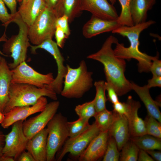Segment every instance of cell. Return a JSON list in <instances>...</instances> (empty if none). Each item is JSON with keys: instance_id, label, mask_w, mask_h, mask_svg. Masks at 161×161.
Segmentation results:
<instances>
[{"instance_id": "1", "label": "cell", "mask_w": 161, "mask_h": 161, "mask_svg": "<svg viewBox=\"0 0 161 161\" xmlns=\"http://www.w3.org/2000/svg\"><path fill=\"white\" fill-rule=\"evenodd\" d=\"M118 41L114 36L110 35L106 40L100 49L87 58L97 61L104 66L107 83L114 88L118 96L124 95L132 90L131 82L126 78V63L125 59L117 57L112 46Z\"/></svg>"}, {"instance_id": "10", "label": "cell", "mask_w": 161, "mask_h": 161, "mask_svg": "<svg viewBox=\"0 0 161 161\" xmlns=\"http://www.w3.org/2000/svg\"><path fill=\"white\" fill-rule=\"evenodd\" d=\"M23 122L21 120L14 123L10 131L5 135L3 155L12 157L15 160L26 149L29 140L23 131Z\"/></svg>"}, {"instance_id": "38", "label": "cell", "mask_w": 161, "mask_h": 161, "mask_svg": "<svg viewBox=\"0 0 161 161\" xmlns=\"http://www.w3.org/2000/svg\"><path fill=\"white\" fill-rule=\"evenodd\" d=\"M159 55L154 59L150 69L153 76L161 77V61L159 59Z\"/></svg>"}, {"instance_id": "21", "label": "cell", "mask_w": 161, "mask_h": 161, "mask_svg": "<svg viewBox=\"0 0 161 161\" xmlns=\"http://www.w3.org/2000/svg\"><path fill=\"white\" fill-rule=\"evenodd\" d=\"M12 72L5 59L0 61V112L3 113L9 100Z\"/></svg>"}, {"instance_id": "33", "label": "cell", "mask_w": 161, "mask_h": 161, "mask_svg": "<svg viewBox=\"0 0 161 161\" xmlns=\"http://www.w3.org/2000/svg\"><path fill=\"white\" fill-rule=\"evenodd\" d=\"M146 134L161 138V123L148 114L144 120Z\"/></svg>"}, {"instance_id": "28", "label": "cell", "mask_w": 161, "mask_h": 161, "mask_svg": "<svg viewBox=\"0 0 161 161\" xmlns=\"http://www.w3.org/2000/svg\"><path fill=\"white\" fill-rule=\"evenodd\" d=\"M140 149L130 139L123 146L120 153L119 160L137 161Z\"/></svg>"}, {"instance_id": "40", "label": "cell", "mask_w": 161, "mask_h": 161, "mask_svg": "<svg viewBox=\"0 0 161 161\" xmlns=\"http://www.w3.org/2000/svg\"><path fill=\"white\" fill-rule=\"evenodd\" d=\"M147 87L149 89L152 87H161V77L152 76V78L148 81L146 85Z\"/></svg>"}, {"instance_id": "8", "label": "cell", "mask_w": 161, "mask_h": 161, "mask_svg": "<svg viewBox=\"0 0 161 161\" xmlns=\"http://www.w3.org/2000/svg\"><path fill=\"white\" fill-rule=\"evenodd\" d=\"M11 71L12 83L28 84L43 88L51 84L54 79L52 73L46 74L40 73L28 65L25 61L21 63Z\"/></svg>"}, {"instance_id": "31", "label": "cell", "mask_w": 161, "mask_h": 161, "mask_svg": "<svg viewBox=\"0 0 161 161\" xmlns=\"http://www.w3.org/2000/svg\"><path fill=\"white\" fill-rule=\"evenodd\" d=\"M75 113L79 117L89 120L94 117L97 112L95 107L94 99L77 106L75 109Z\"/></svg>"}, {"instance_id": "26", "label": "cell", "mask_w": 161, "mask_h": 161, "mask_svg": "<svg viewBox=\"0 0 161 161\" xmlns=\"http://www.w3.org/2000/svg\"><path fill=\"white\" fill-rule=\"evenodd\" d=\"M94 117L95 122L100 131H108L113 121L114 112L106 109L97 112Z\"/></svg>"}, {"instance_id": "4", "label": "cell", "mask_w": 161, "mask_h": 161, "mask_svg": "<svg viewBox=\"0 0 161 161\" xmlns=\"http://www.w3.org/2000/svg\"><path fill=\"white\" fill-rule=\"evenodd\" d=\"M48 85L39 88L28 84L11 83L9 101L3 113L15 107L33 105L42 96L57 100V94Z\"/></svg>"}, {"instance_id": "42", "label": "cell", "mask_w": 161, "mask_h": 161, "mask_svg": "<svg viewBox=\"0 0 161 161\" xmlns=\"http://www.w3.org/2000/svg\"><path fill=\"white\" fill-rule=\"evenodd\" d=\"M137 160L138 161H154V160L145 150L140 149Z\"/></svg>"}, {"instance_id": "7", "label": "cell", "mask_w": 161, "mask_h": 161, "mask_svg": "<svg viewBox=\"0 0 161 161\" xmlns=\"http://www.w3.org/2000/svg\"><path fill=\"white\" fill-rule=\"evenodd\" d=\"M58 18L53 9L47 7L29 27L28 36L30 42L38 45L46 39H52Z\"/></svg>"}, {"instance_id": "39", "label": "cell", "mask_w": 161, "mask_h": 161, "mask_svg": "<svg viewBox=\"0 0 161 161\" xmlns=\"http://www.w3.org/2000/svg\"><path fill=\"white\" fill-rule=\"evenodd\" d=\"M113 111L117 113L126 115L128 109V106L127 103L122 102L120 101L113 104Z\"/></svg>"}, {"instance_id": "45", "label": "cell", "mask_w": 161, "mask_h": 161, "mask_svg": "<svg viewBox=\"0 0 161 161\" xmlns=\"http://www.w3.org/2000/svg\"><path fill=\"white\" fill-rule=\"evenodd\" d=\"M5 135L0 131V156L3 155L2 150L5 144Z\"/></svg>"}, {"instance_id": "9", "label": "cell", "mask_w": 161, "mask_h": 161, "mask_svg": "<svg viewBox=\"0 0 161 161\" xmlns=\"http://www.w3.org/2000/svg\"><path fill=\"white\" fill-rule=\"evenodd\" d=\"M100 132L94 122L83 132L77 136L67 139L56 155L57 161L62 160L66 154L79 157L90 143Z\"/></svg>"}, {"instance_id": "24", "label": "cell", "mask_w": 161, "mask_h": 161, "mask_svg": "<svg viewBox=\"0 0 161 161\" xmlns=\"http://www.w3.org/2000/svg\"><path fill=\"white\" fill-rule=\"evenodd\" d=\"M80 4V0H58L53 10L58 18L65 15L71 23L82 13Z\"/></svg>"}, {"instance_id": "23", "label": "cell", "mask_w": 161, "mask_h": 161, "mask_svg": "<svg viewBox=\"0 0 161 161\" xmlns=\"http://www.w3.org/2000/svg\"><path fill=\"white\" fill-rule=\"evenodd\" d=\"M156 0H131L130 7L134 25L146 21L148 11L155 4Z\"/></svg>"}, {"instance_id": "17", "label": "cell", "mask_w": 161, "mask_h": 161, "mask_svg": "<svg viewBox=\"0 0 161 161\" xmlns=\"http://www.w3.org/2000/svg\"><path fill=\"white\" fill-rule=\"evenodd\" d=\"M109 137L108 131H100L79 156L80 161H95L103 156Z\"/></svg>"}, {"instance_id": "51", "label": "cell", "mask_w": 161, "mask_h": 161, "mask_svg": "<svg viewBox=\"0 0 161 161\" xmlns=\"http://www.w3.org/2000/svg\"><path fill=\"white\" fill-rule=\"evenodd\" d=\"M2 58H1L0 56V61H1V59Z\"/></svg>"}, {"instance_id": "50", "label": "cell", "mask_w": 161, "mask_h": 161, "mask_svg": "<svg viewBox=\"0 0 161 161\" xmlns=\"http://www.w3.org/2000/svg\"><path fill=\"white\" fill-rule=\"evenodd\" d=\"M22 2H24L26 1L27 0H22Z\"/></svg>"}, {"instance_id": "15", "label": "cell", "mask_w": 161, "mask_h": 161, "mask_svg": "<svg viewBox=\"0 0 161 161\" xmlns=\"http://www.w3.org/2000/svg\"><path fill=\"white\" fill-rule=\"evenodd\" d=\"M120 26L117 20L104 19L92 15L83 25L82 32L85 38H90L101 33L112 32Z\"/></svg>"}, {"instance_id": "49", "label": "cell", "mask_w": 161, "mask_h": 161, "mask_svg": "<svg viewBox=\"0 0 161 161\" xmlns=\"http://www.w3.org/2000/svg\"><path fill=\"white\" fill-rule=\"evenodd\" d=\"M109 1L111 4L113 5L115 3L116 1V0H109Z\"/></svg>"}, {"instance_id": "13", "label": "cell", "mask_w": 161, "mask_h": 161, "mask_svg": "<svg viewBox=\"0 0 161 161\" xmlns=\"http://www.w3.org/2000/svg\"><path fill=\"white\" fill-rule=\"evenodd\" d=\"M47 103V98L42 96L33 105L14 107L4 114L5 117L1 126L3 128L7 129L17 121L24 120L30 116L43 111Z\"/></svg>"}, {"instance_id": "32", "label": "cell", "mask_w": 161, "mask_h": 161, "mask_svg": "<svg viewBox=\"0 0 161 161\" xmlns=\"http://www.w3.org/2000/svg\"><path fill=\"white\" fill-rule=\"evenodd\" d=\"M120 153L116 142L114 138L109 135L106 148L103 159V161H118Z\"/></svg>"}, {"instance_id": "44", "label": "cell", "mask_w": 161, "mask_h": 161, "mask_svg": "<svg viewBox=\"0 0 161 161\" xmlns=\"http://www.w3.org/2000/svg\"><path fill=\"white\" fill-rule=\"evenodd\" d=\"M152 158L157 161H161V152L160 151H156L155 150H148L145 151Z\"/></svg>"}, {"instance_id": "46", "label": "cell", "mask_w": 161, "mask_h": 161, "mask_svg": "<svg viewBox=\"0 0 161 161\" xmlns=\"http://www.w3.org/2000/svg\"><path fill=\"white\" fill-rule=\"evenodd\" d=\"M47 7L51 9H53L56 5L58 0H44Z\"/></svg>"}, {"instance_id": "29", "label": "cell", "mask_w": 161, "mask_h": 161, "mask_svg": "<svg viewBox=\"0 0 161 161\" xmlns=\"http://www.w3.org/2000/svg\"><path fill=\"white\" fill-rule=\"evenodd\" d=\"M89 119L79 117L77 120L68 122L69 137H75L82 133L90 126Z\"/></svg>"}, {"instance_id": "18", "label": "cell", "mask_w": 161, "mask_h": 161, "mask_svg": "<svg viewBox=\"0 0 161 161\" xmlns=\"http://www.w3.org/2000/svg\"><path fill=\"white\" fill-rule=\"evenodd\" d=\"M114 112V120L108 133L109 135L114 139L120 151L125 144L130 140V136L126 116Z\"/></svg>"}, {"instance_id": "6", "label": "cell", "mask_w": 161, "mask_h": 161, "mask_svg": "<svg viewBox=\"0 0 161 161\" xmlns=\"http://www.w3.org/2000/svg\"><path fill=\"white\" fill-rule=\"evenodd\" d=\"M66 117L61 113L56 114L47 125V161H52L69 137Z\"/></svg>"}, {"instance_id": "47", "label": "cell", "mask_w": 161, "mask_h": 161, "mask_svg": "<svg viewBox=\"0 0 161 161\" xmlns=\"http://www.w3.org/2000/svg\"><path fill=\"white\" fill-rule=\"evenodd\" d=\"M14 159L11 157L5 156L3 155L0 156V161H14Z\"/></svg>"}, {"instance_id": "12", "label": "cell", "mask_w": 161, "mask_h": 161, "mask_svg": "<svg viewBox=\"0 0 161 161\" xmlns=\"http://www.w3.org/2000/svg\"><path fill=\"white\" fill-rule=\"evenodd\" d=\"M60 105L57 100L48 103L38 115L23 122V129L25 136L29 139L45 128L56 114Z\"/></svg>"}, {"instance_id": "14", "label": "cell", "mask_w": 161, "mask_h": 161, "mask_svg": "<svg viewBox=\"0 0 161 161\" xmlns=\"http://www.w3.org/2000/svg\"><path fill=\"white\" fill-rule=\"evenodd\" d=\"M80 8L104 19L117 20L119 17L115 7L107 0H80Z\"/></svg>"}, {"instance_id": "22", "label": "cell", "mask_w": 161, "mask_h": 161, "mask_svg": "<svg viewBox=\"0 0 161 161\" xmlns=\"http://www.w3.org/2000/svg\"><path fill=\"white\" fill-rule=\"evenodd\" d=\"M131 88L144 104L148 114L161 123V113L159 108L160 103L153 99L149 93V89L146 85L140 86L131 82Z\"/></svg>"}, {"instance_id": "41", "label": "cell", "mask_w": 161, "mask_h": 161, "mask_svg": "<svg viewBox=\"0 0 161 161\" xmlns=\"http://www.w3.org/2000/svg\"><path fill=\"white\" fill-rule=\"evenodd\" d=\"M9 9L11 14L13 15L16 13L17 11V0H2Z\"/></svg>"}, {"instance_id": "37", "label": "cell", "mask_w": 161, "mask_h": 161, "mask_svg": "<svg viewBox=\"0 0 161 161\" xmlns=\"http://www.w3.org/2000/svg\"><path fill=\"white\" fill-rule=\"evenodd\" d=\"M105 87L107 92L108 99L113 104L118 101V95L113 87L107 82H105Z\"/></svg>"}, {"instance_id": "30", "label": "cell", "mask_w": 161, "mask_h": 161, "mask_svg": "<svg viewBox=\"0 0 161 161\" xmlns=\"http://www.w3.org/2000/svg\"><path fill=\"white\" fill-rule=\"evenodd\" d=\"M121 5V10L117 20L121 26L129 27L134 25L130 11L131 0H118Z\"/></svg>"}, {"instance_id": "34", "label": "cell", "mask_w": 161, "mask_h": 161, "mask_svg": "<svg viewBox=\"0 0 161 161\" xmlns=\"http://www.w3.org/2000/svg\"><path fill=\"white\" fill-rule=\"evenodd\" d=\"M14 15L8 13L4 3L2 0H0V21L4 26H7L12 22Z\"/></svg>"}, {"instance_id": "16", "label": "cell", "mask_w": 161, "mask_h": 161, "mask_svg": "<svg viewBox=\"0 0 161 161\" xmlns=\"http://www.w3.org/2000/svg\"><path fill=\"white\" fill-rule=\"evenodd\" d=\"M126 102L128 109L126 115L128 124L130 137L140 136L147 134L144 120L138 114L141 107L139 102L134 100L132 96H128Z\"/></svg>"}, {"instance_id": "19", "label": "cell", "mask_w": 161, "mask_h": 161, "mask_svg": "<svg viewBox=\"0 0 161 161\" xmlns=\"http://www.w3.org/2000/svg\"><path fill=\"white\" fill-rule=\"evenodd\" d=\"M47 128H45L28 140L26 149L35 161H47Z\"/></svg>"}, {"instance_id": "48", "label": "cell", "mask_w": 161, "mask_h": 161, "mask_svg": "<svg viewBox=\"0 0 161 161\" xmlns=\"http://www.w3.org/2000/svg\"><path fill=\"white\" fill-rule=\"evenodd\" d=\"M5 117V115L4 113L0 112V124H1Z\"/></svg>"}, {"instance_id": "3", "label": "cell", "mask_w": 161, "mask_h": 161, "mask_svg": "<svg viewBox=\"0 0 161 161\" xmlns=\"http://www.w3.org/2000/svg\"><path fill=\"white\" fill-rule=\"evenodd\" d=\"M66 66L67 71L60 94L67 98H80L93 85V73L88 71L83 60L77 68H72L68 65Z\"/></svg>"}, {"instance_id": "2", "label": "cell", "mask_w": 161, "mask_h": 161, "mask_svg": "<svg viewBox=\"0 0 161 161\" xmlns=\"http://www.w3.org/2000/svg\"><path fill=\"white\" fill-rule=\"evenodd\" d=\"M155 23L154 21L150 20L131 27L121 26L112 32V33H117L126 37L130 43L129 47H126L123 44L120 43L118 41L116 42L115 44L116 47L114 49L115 55L128 61L131 58L137 60L138 61V71L140 73L150 72V67L153 60L159 55L157 52L156 56H151L142 52L139 48L140 34L143 30Z\"/></svg>"}, {"instance_id": "35", "label": "cell", "mask_w": 161, "mask_h": 161, "mask_svg": "<svg viewBox=\"0 0 161 161\" xmlns=\"http://www.w3.org/2000/svg\"><path fill=\"white\" fill-rule=\"evenodd\" d=\"M69 23L68 17L65 15L58 18L56 22V27L58 26L62 29L67 38L71 34Z\"/></svg>"}, {"instance_id": "43", "label": "cell", "mask_w": 161, "mask_h": 161, "mask_svg": "<svg viewBox=\"0 0 161 161\" xmlns=\"http://www.w3.org/2000/svg\"><path fill=\"white\" fill-rule=\"evenodd\" d=\"M17 160L18 161H35L31 154L25 150L21 153Z\"/></svg>"}, {"instance_id": "11", "label": "cell", "mask_w": 161, "mask_h": 161, "mask_svg": "<svg viewBox=\"0 0 161 161\" xmlns=\"http://www.w3.org/2000/svg\"><path fill=\"white\" fill-rule=\"evenodd\" d=\"M56 42L52 39L46 40L40 44L32 46V50L34 52L37 49H44L53 57L55 60L58 67V73L53 82L48 85L49 87L54 90L57 94H60L63 86L64 78L66 73L67 68L64 65V58L61 54Z\"/></svg>"}, {"instance_id": "25", "label": "cell", "mask_w": 161, "mask_h": 161, "mask_svg": "<svg viewBox=\"0 0 161 161\" xmlns=\"http://www.w3.org/2000/svg\"><path fill=\"white\" fill-rule=\"evenodd\" d=\"M130 139L140 149L145 151L148 150H161V140L151 135L145 134L130 137Z\"/></svg>"}, {"instance_id": "36", "label": "cell", "mask_w": 161, "mask_h": 161, "mask_svg": "<svg viewBox=\"0 0 161 161\" xmlns=\"http://www.w3.org/2000/svg\"><path fill=\"white\" fill-rule=\"evenodd\" d=\"M54 35L56 42L58 46L61 48H63L64 47L65 39L67 38L64 32L60 27L56 26Z\"/></svg>"}, {"instance_id": "27", "label": "cell", "mask_w": 161, "mask_h": 161, "mask_svg": "<svg viewBox=\"0 0 161 161\" xmlns=\"http://www.w3.org/2000/svg\"><path fill=\"white\" fill-rule=\"evenodd\" d=\"M105 82L103 80L95 81L94 83L96 90V94L94 98V103L97 112L101 111L106 109V98Z\"/></svg>"}, {"instance_id": "20", "label": "cell", "mask_w": 161, "mask_h": 161, "mask_svg": "<svg viewBox=\"0 0 161 161\" xmlns=\"http://www.w3.org/2000/svg\"><path fill=\"white\" fill-rule=\"evenodd\" d=\"M47 7L44 0H27L22 2L17 13L29 27Z\"/></svg>"}, {"instance_id": "5", "label": "cell", "mask_w": 161, "mask_h": 161, "mask_svg": "<svg viewBox=\"0 0 161 161\" xmlns=\"http://www.w3.org/2000/svg\"><path fill=\"white\" fill-rule=\"evenodd\" d=\"M12 22L15 23L18 26V33L7 40L3 46V52L6 54H11L13 59V63L8 64L10 69L25 61L28 48L30 45L29 42V27L17 12L14 15Z\"/></svg>"}]
</instances>
